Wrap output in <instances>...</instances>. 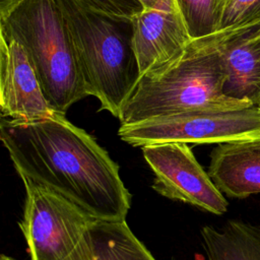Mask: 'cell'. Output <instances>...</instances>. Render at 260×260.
I'll return each mask as SVG.
<instances>
[{
    "label": "cell",
    "mask_w": 260,
    "mask_h": 260,
    "mask_svg": "<svg viewBox=\"0 0 260 260\" xmlns=\"http://www.w3.org/2000/svg\"><path fill=\"white\" fill-rule=\"evenodd\" d=\"M65 19L88 95L114 117L139 79L131 19L93 9L81 0H56Z\"/></svg>",
    "instance_id": "cell-2"
},
{
    "label": "cell",
    "mask_w": 260,
    "mask_h": 260,
    "mask_svg": "<svg viewBox=\"0 0 260 260\" xmlns=\"http://www.w3.org/2000/svg\"><path fill=\"white\" fill-rule=\"evenodd\" d=\"M138 1L141 3L143 8L169 11V12H174L181 15L177 0H138Z\"/></svg>",
    "instance_id": "cell-17"
},
{
    "label": "cell",
    "mask_w": 260,
    "mask_h": 260,
    "mask_svg": "<svg viewBox=\"0 0 260 260\" xmlns=\"http://www.w3.org/2000/svg\"><path fill=\"white\" fill-rule=\"evenodd\" d=\"M207 173L229 197L244 199L260 193V139L217 144Z\"/></svg>",
    "instance_id": "cell-11"
},
{
    "label": "cell",
    "mask_w": 260,
    "mask_h": 260,
    "mask_svg": "<svg viewBox=\"0 0 260 260\" xmlns=\"http://www.w3.org/2000/svg\"><path fill=\"white\" fill-rule=\"evenodd\" d=\"M88 6L108 15L131 19L143 9L138 0H81Z\"/></svg>",
    "instance_id": "cell-16"
},
{
    "label": "cell",
    "mask_w": 260,
    "mask_h": 260,
    "mask_svg": "<svg viewBox=\"0 0 260 260\" xmlns=\"http://www.w3.org/2000/svg\"><path fill=\"white\" fill-rule=\"evenodd\" d=\"M21 180L25 200L19 228L30 260H93L91 228L98 218L52 189Z\"/></svg>",
    "instance_id": "cell-5"
},
{
    "label": "cell",
    "mask_w": 260,
    "mask_h": 260,
    "mask_svg": "<svg viewBox=\"0 0 260 260\" xmlns=\"http://www.w3.org/2000/svg\"><path fill=\"white\" fill-rule=\"evenodd\" d=\"M208 260H260V225L229 220L220 230H201Z\"/></svg>",
    "instance_id": "cell-12"
},
{
    "label": "cell",
    "mask_w": 260,
    "mask_h": 260,
    "mask_svg": "<svg viewBox=\"0 0 260 260\" xmlns=\"http://www.w3.org/2000/svg\"><path fill=\"white\" fill-rule=\"evenodd\" d=\"M142 154L154 175L152 189L156 193L215 215L226 212V199L187 143L147 144L142 146Z\"/></svg>",
    "instance_id": "cell-7"
},
{
    "label": "cell",
    "mask_w": 260,
    "mask_h": 260,
    "mask_svg": "<svg viewBox=\"0 0 260 260\" xmlns=\"http://www.w3.org/2000/svg\"><path fill=\"white\" fill-rule=\"evenodd\" d=\"M224 0H219V5H220V10H221V7H222V4H223ZM220 15V14H219Z\"/></svg>",
    "instance_id": "cell-20"
},
{
    "label": "cell",
    "mask_w": 260,
    "mask_h": 260,
    "mask_svg": "<svg viewBox=\"0 0 260 260\" xmlns=\"http://www.w3.org/2000/svg\"><path fill=\"white\" fill-rule=\"evenodd\" d=\"M0 139L21 179L46 186L102 220H125L131 194L119 166L65 115L35 121L2 117Z\"/></svg>",
    "instance_id": "cell-1"
},
{
    "label": "cell",
    "mask_w": 260,
    "mask_h": 260,
    "mask_svg": "<svg viewBox=\"0 0 260 260\" xmlns=\"http://www.w3.org/2000/svg\"><path fill=\"white\" fill-rule=\"evenodd\" d=\"M181 16L193 40L208 37L216 31L219 0H177Z\"/></svg>",
    "instance_id": "cell-14"
},
{
    "label": "cell",
    "mask_w": 260,
    "mask_h": 260,
    "mask_svg": "<svg viewBox=\"0 0 260 260\" xmlns=\"http://www.w3.org/2000/svg\"><path fill=\"white\" fill-rule=\"evenodd\" d=\"M224 70L213 35L195 39L182 59L162 73L139 77L119 117L121 125L191 110H232L253 104L223 92Z\"/></svg>",
    "instance_id": "cell-3"
},
{
    "label": "cell",
    "mask_w": 260,
    "mask_h": 260,
    "mask_svg": "<svg viewBox=\"0 0 260 260\" xmlns=\"http://www.w3.org/2000/svg\"><path fill=\"white\" fill-rule=\"evenodd\" d=\"M212 35L224 70V94L257 105L260 102V23Z\"/></svg>",
    "instance_id": "cell-10"
},
{
    "label": "cell",
    "mask_w": 260,
    "mask_h": 260,
    "mask_svg": "<svg viewBox=\"0 0 260 260\" xmlns=\"http://www.w3.org/2000/svg\"><path fill=\"white\" fill-rule=\"evenodd\" d=\"M22 0H0V18L7 16Z\"/></svg>",
    "instance_id": "cell-18"
},
{
    "label": "cell",
    "mask_w": 260,
    "mask_h": 260,
    "mask_svg": "<svg viewBox=\"0 0 260 260\" xmlns=\"http://www.w3.org/2000/svg\"><path fill=\"white\" fill-rule=\"evenodd\" d=\"M0 260H16V259H14V258H12V257H10V256L1 255V257H0Z\"/></svg>",
    "instance_id": "cell-19"
},
{
    "label": "cell",
    "mask_w": 260,
    "mask_h": 260,
    "mask_svg": "<svg viewBox=\"0 0 260 260\" xmlns=\"http://www.w3.org/2000/svg\"><path fill=\"white\" fill-rule=\"evenodd\" d=\"M257 106H258V107H260V102L257 104Z\"/></svg>",
    "instance_id": "cell-21"
},
{
    "label": "cell",
    "mask_w": 260,
    "mask_h": 260,
    "mask_svg": "<svg viewBox=\"0 0 260 260\" xmlns=\"http://www.w3.org/2000/svg\"><path fill=\"white\" fill-rule=\"evenodd\" d=\"M0 108L2 117L19 121L40 120L57 113L48 104L23 47L3 36L0 41Z\"/></svg>",
    "instance_id": "cell-9"
},
{
    "label": "cell",
    "mask_w": 260,
    "mask_h": 260,
    "mask_svg": "<svg viewBox=\"0 0 260 260\" xmlns=\"http://www.w3.org/2000/svg\"><path fill=\"white\" fill-rule=\"evenodd\" d=\"M93 260H156L126 220L96 219L91 228Z\"/></svg>",
    "instance_id": "cell-13"
},
{
    "label": "cell",
    "mask_w": 260,
    "mask_h": 260,
    "mask_svg": "<svg viewBox=\"0 0 260 260\" xmlns=\"http://www.w3.org/2000/svg\"><path fill=\"white\" fill-rule=\"evenodd\" d=\"M119 137L132 146L165 142L221 144L260 139V107L199 109L121 125Z\"/></svg>",
    "instance_id": "cell-6"
},
{
    "label": "cell",
    "mask_w": 260,
    "mask_h": 260,
    "mask_svg": "<svg viewBox=\"0 0 260 260\" xmlns=\"http://www.w3.org/2000/svg\"><path fill=\"white\" fill-rule=\"evenodd\" d=\"M260 23V0H224L216 31H236Z\"/></svg>",
    "instance_id": "cell-15"
},
{
    "label": "cell",
    "mask_w": 260,
    "mask_h": 260,
    "mask_svg": "<svg viewBox=\"0 0 260 260\" xmlns=\"http://www.w3.org/2000/svg\"><path fill=\"white\" fill-rule=\"evenodd\" d=\"M0 32L23 47L55 112L65 115L73 104L88 95L56 0H22L0 18Z\"/></svg>",
    "instance_id": "cell-4"
},
{
    "label": "cell",
    "mask_w": 260,
    "mask_h": 260,
    "mask_svg": "<svg viewBox=\"0 0 260 260\" xmlns=\"http://www.w3.org/2000/svg\"><path fill=\"white\" fill-rule=\"evenodd\" d=\"M131 23L139 77L155 76L176 65L193 40L178 13L143 8Z\"/></svg>",
    "instance_id": "cell-8"
}]
</instances>
